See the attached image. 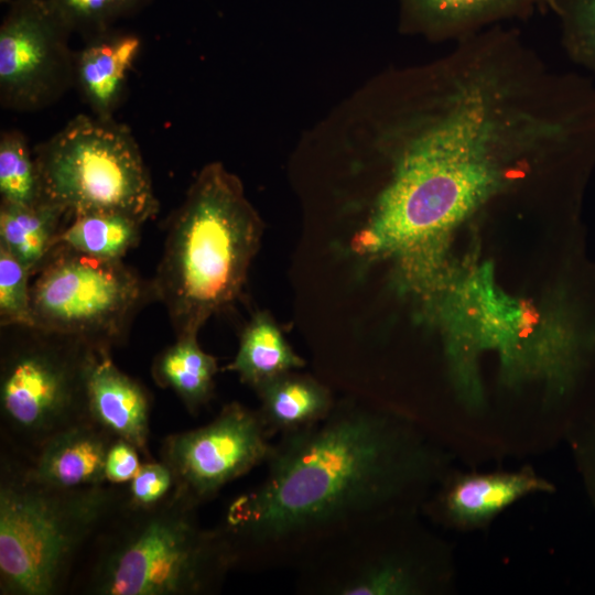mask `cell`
Here are the masks:
<instances>
[{"label":"cell","instance_id":"3957f363","mask_svg":"<svg viewBox=\"0 0 595 595\" xmlns=\"http://www.w3.org/2000/svg\"><path fill=\"white\" fill-rule=\"evenodd\" d=\"M262 232L240 180L220 163L205 165L171 218L151 281L176 337L198 335L237 301Z\"/></svg>","mask_w":595,"mask_h":595},{"label":"cell","instance_id":"d4e9b609","mask_svg":"<svg viewBox=\"0 0 595 595\" xmlns=\"http://www.w3.org/2000/svg\"><path fill=\"white\" fill-rule=\"evenodd\" d=\"M74 32L85 37L112 28L151 0H54Z\"/></svg>","mask_w":595,"mask_h":595},{"label":"cell","instance_id":"7a4b0ae2","mask_svg":"<svg viewBox=\"0 0 595 595\" xmlns=\"http://www.w3.org/2000/svg\"><path fill=\"white\" fill-rule=\"evenodd\" d=\"M378 144L388 175L353 250L394 262L402 281L431 293L446 234L521 193V147L495 107L437 93L382 105Z\"/></svg>","mask_w":595,"mask_h":595},{"label":"cell","instance_id":"9c48e42d","mask_svg":"<svg viewBox=\"0 0 595 595\" xmlns=\"http://www.w3.org/2000/svg\"><path fill=\"white\" fill-rule=\"evenodd\" d=\"M397 517L361 526L311 554L298 565L296 589L311 595H423L435 591L440 574L430 548L422 537L398 536L396 528L392 534Z\"/></svg>","mask_w":595,"mask_h":595},{"label":"cell","instance_id":"ac0fdd59","mask_svg":"<svg viewBox=\"0 0 595 595\" xmlns=\"http://www.w3.org/2000/svg\"><path fill=\"white\" fill-rule=\"evenodd\" d=\"M304 366L305 360L291 347L272 315L261 311L244 327L237 354L227 369L256 391L274 378Z\"/></svg>","mask_w":595,"mask_h":595},{"label":"cell","instance_id":"e0dca14e","mask_svg":"<svg viewBox=\"0 0 595 595\" xmlns=\"http://www.w3.org/2000/svg\"><path fill=\"white\" fill-rule=\"evenodd\" d=\"M256 393L260 401L257 411L272 439L317 424L336 403L323 382L296 370L274 378Z\"/></svg>","mask_w":595,"mask_h":595},{"label":"cell","instance_id":"603a6c76","mask_svg":"<svg viewBox=\"0 0 595 595\" xmlns=\"http://www.w3.org/2000/svg\"><path fill=\"white\" fill-rule=\"evenodd\" d=\"M569 58L595 80V0H551Z\"/></svg>","mask_w":595,"mask_h":595},{"label":"cell","instance_id":"277c9868","mask_svg":"<svg viewBox=\"0 0 595 595\" xmlns=\"http://www.w3.org/2000/svg\"><path fill=\"white\" fill-rule=\"evenodd\" d=\"M177 493L151 508L126 505L89 545L80 588L90 595H209L236 567L231 547Z\"/></svg>","mask_w":595,"mask_h":595},{"label":"cell","instance_id":"7c38bea8","mask_svg":"<svg viewBox=\"0 0 595 595\" xmlns=\"http://www.w3.org/2000/svg\"><path fill=\"white\" fill-rule=\"evenodd\" d=\"M552 490L553 485L530 467L510 472L454 473L441 482L435 494L423 505L437 522L469 531L485 528L522 498Z\"/></svg>","mask_w":595,"mask_h":595},{"label":"cell","instance_id":"5b68a950","mask_svg":"<svg viewBox=\"0 0 595 595\" xmlns=\"http://www.w3.org/2000/svg\"><path fill=\"white\" fill-rule=\"evenodd\" d=\"M125 501L126 487L48 486L29 474L24 459L2 455L0 594L61 593L84 550Z\"/></svg>","mask_w":595,"mask_h":595},{"label":"cell","instance_id":"7402d4cb","mask_svg":"<svg viewBox=\"0 0 595 595\" xmlns=\"http://www.w3.org/2000/svg\"><path fill=\"white\" fill-rule=\"evenodd\" d=\"M1 203L34 206L41 203L37 167L25 137L6 130L0 137Z\"/></svg>","mask_w":595,"mask_h":595},{"label":"cell","instance_id":"d6986e66","mask_svg":"<svg viewBox=\"0 0 595 595\" xmlns=\"http://www.w3.org/2000/svg\"><path fill=\"white\" fill-rule=\"evenodd\" d=\"M217 359L202 349L197 335L176 337L152 365L153 380L172 389L192 415H197L214 396Z\"/></svg>","mask_w":595,"mask_h":595},{"label":"cell","instance_id":"30bf717a","mask_svg":"<svg viewBox=\"0 0 595 595\" xmlns=\"http://www.w3.org/2000/svg\"><path fill=\"white\" fill-rule=\"evenodd\" d=\"M73 29L54 0H13L0 25V102L42 110L74 86Z\"/></svg>","mask_w":595,"mask_h":595},{"label":"cell","instance_id":"9a60e30c","mask_svg":"<svg viewBox=\"0 0 595 595\" xmlns=\"http://www.w3.org/2000/svg\"><path fill=\"white\" fill-rule=\"evenodd\" d=\"M403 24L436 41L457 42L509 20L550 11L551 0H400Z\"/></svg>","mask_w":595,"mask_h":595},{"label":"cell","instance_id":"484cf974","mask_svg":"<svg viewBox=\"0 0 595 595\" xmlns=\"http://www.w3.org/2000/svg\"><path fill=\"white\" fill-rule=\"evenodd\" d=\"M174 489L175 479L171 468L163 461H149L126 485V505L151 508L167 499Z\"/></svg>","mask_w":595,"mask_h":595},{"label":"cell","instance_id":"2e32d148","mask_svg":"<svg viewBox=\"0 0 595 595\" xmlns=\"http://www.w3.org/2000/svg\"><path fill=\"white\" fill-rule=\"evenodd\" d=\"M141 50L138 34L110 28L86 37L74 57V86L91 113L112 119Z\"/></svg>","mask_w":595,"mask_h":595},{"label":"cell","instance_id":"83f0119b","mask_svg":"<svg viewBox=\"0 0 595 595\" xmlns=\"http://www.w3.org/2000/svg\"><path fill=\"white\" fill-rule=\"evenodd\" d=\"M139 453L131 443L117 437L107 453L105 467L107 483L117 486L127 485L142 465Z\"/></svg>","mask_w":595,"mask_h":595},{"label":"cell","instance_id":"cb8c5ba5","mask_svg":"<svg viewBox=\"0 0 595 595\" xmlns=\"http://www.w3.org/2000/svg\"><path fill=\"white\" fill-rule=\"evenodd\" d=\"M30 275L31 271L0 245V324L2 327H32Z\"/></svg>","mask_w":595,"mask_h":595},{"label":"cell","instance_id":"8992f818","mask_svg":"<svg viewBox=\"0 0 595 595\" xmlns=\"http://www.w3.org/2000/svg\"><path fill=\"white\" fill-rule=\"evenodd\" d=\"M41 202L66 216L128 215L141 224L159 212L141 150L125 125L80 113L34 149Z\"/></svg>","mask_w":595,"mask_h":595},{"label":"cell","instance_id":"8fae6325","mask_svg":"<svg viewBox=\"0 0 595 595\" xmlns=\"http://www.w3.org/2000/svg\"><path fill=\"white\" fill-rule=\"evenodd\" d=\"M271 440L257 409L232 401L207 424L165 437L161 461L174 475L175 490L201 507L266 464Z\"/></svg>","mask_w":595,"mask_h":595},{"label":"cell","instance_id":"5bb4252c","mask_svg":"<svg viewBox=\"0 0 595 595\" xmlns=\"http://www.w3.org/2000/svg\"><path fill=\"white\" fill-rule=\"evenodd\" d=\"M116 439L86 418L48 437L24 458L25 466L33 478L57 488L105 485L107 453Z\"/></svg>","mask_w":595,"mask_h":595},{"label":"cell","instance_id":"f1b7e54d","mask_svg":"<svg viewBox=\"0 0 595 595\" xmlns=\"http://www.w3.org/2000/svg\"><path fill=\"white\" fill-rule=\"evenodd\" d=\"M13 0H0L2 4H10Z\"/></svg>","mask_w":595,"mask_h":595},{"label":"cell","instance_id":"ba28073f","mask_svg":"<svg viewBox=\"0 0 595 595\" xmlns=\"http://www.w3.org/2000/svg\"><path fill=\"white\" fill-rule=\"evenodd\" d=\"M1 358V425L29 458L48 437L88 418V346L77 339L24 328Z\"/></svg>","mask_w":595,"mask_h":595},{"label":"cell","instance_id":"44dd1931","mask_svg":"<svg viewBox=\"0 0 595 595\" xmlns=\"http://www.w3.org/2000/svg\"><path fill=\"white\" fill-rule=\"evenodd\" d=\"M72 218L57 234L54 246L64 245L98 259L121 260L140 238L142 224L125 214L95 212Z\"/></svg>","mask_w":595,"mask_h":595},{"label":"cell","instance_id":"ffe728a7","mask_svg":"<svg viewBox=\"0 0 595 595\" xmlns=\"http://www.w3.org/2000/svg\"><path fill=\"white\" fill-rule=\"evenodd\" d=\"M64 216L62 210L44 202L34 206L1 203L0 245L32 273L53 248Z\"/></svg>","mask_w":595,"mask_h":595},{"label":"cell","instance_id":"4fadbf2b","mask_svg":"<svg viewBox=\"0 0 595 595\" xmlns=\"http://www.w3.org/2000/svg\"><path fill=\"white\" fill-rule=\"evenodd\" d=\"M85 385L88 418L150 458V396L115 365L110 349L90 348Z\"/></svg>","mask_w":595,"mask_h":595},{"label":"cell","instance_id":"6da1fadb","mask_svg":"<svg viewBox=\"0 0 595 595\" xmlns=\"http://www.w3.org/2000/svg\"><path fill=\"white\" fill-rule=\"evenodd\" d=\"M266 466L217 526L236 566H298L361 526L412 513L441 469L413 421L355 400L279 436Z\"/></svg>","mask_w":595,"mask_h":595},{"label":"cell","instance_id":"4316f807","mask_svg":"<svg viewBox=\"0 0 595 595\" xmlns=\"http://www.w3.org/2000/svg\"><path fill=\"white\" fill-rule=\"evenodd\" d=\"M571 443L583 486L595 508V413L587 414L575 424Z\"/></svg>","mask_w":595,"mask_h":595},{"label":"cell","instance_id":"52a82bcc","mask_svg":"<svg viewBox=\"0 0 595 595\" xmlns=\"http://www.w3.org/2000/svg\"><path fill=\"white\" fill-rule=\"evenodd\" d=\"M31 284L34 329L110 349L125 340L138 310L153 296L151 282L121 260L54 246Z\"/></svg>","mask_w":595,"mask_h":595}]
</instances>
